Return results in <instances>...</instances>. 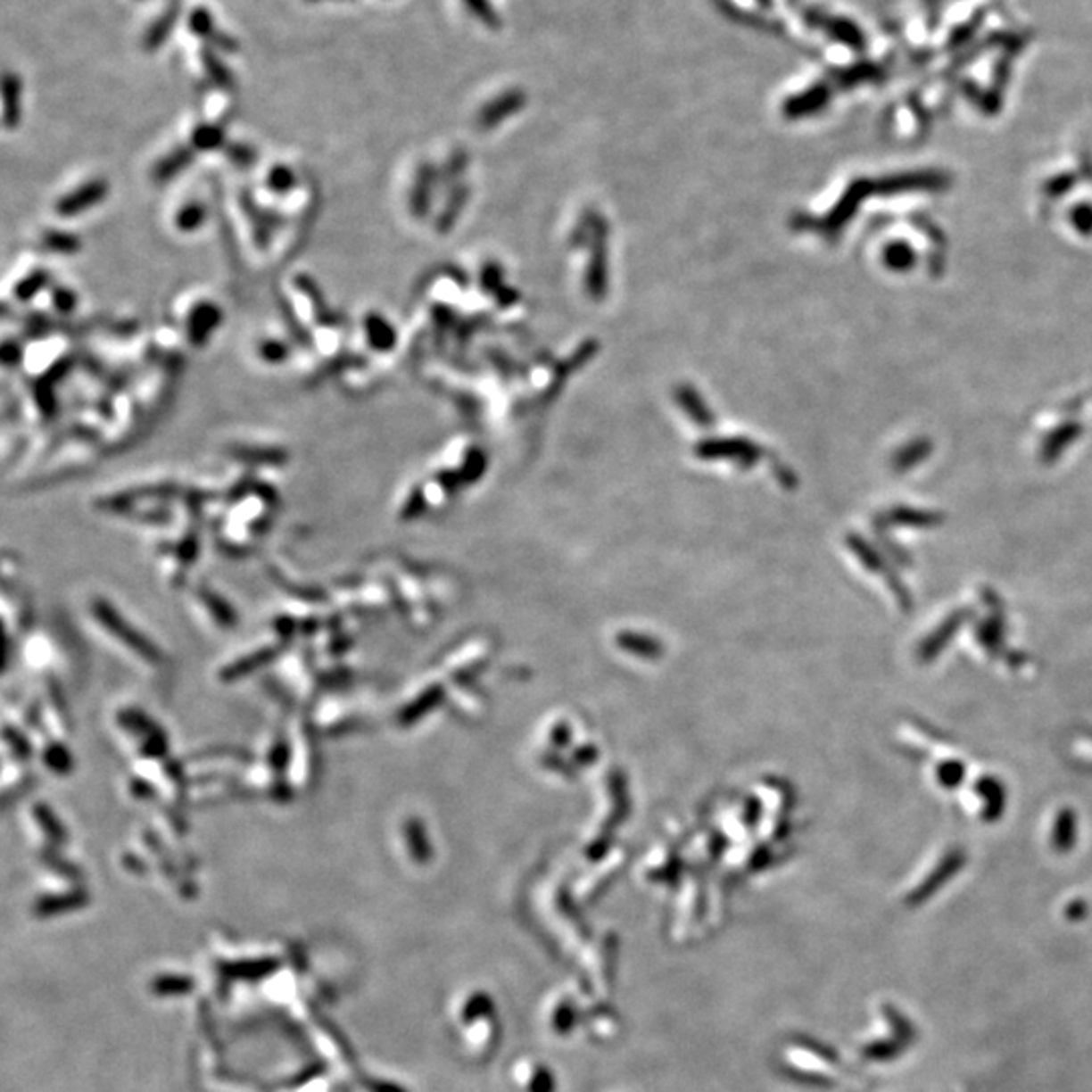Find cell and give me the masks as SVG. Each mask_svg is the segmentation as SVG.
Instances as JSON below:
<instances>
[{"instance_id": "cell-1", "label": "cell", "mask_w": 1092, "mask_h": 1092, "mask_svg": "<svg viewBox=\"0 0 1092 1092\" xmlns=\"http://www.w3.org/2000/svg\"><path fill=\"white\" fill-rule=\"evenodd\" d=\"M902 1050H905V1044L878 1042V1044L866 1046V1048H864V1056L870 1060H892V1058H897Z\"/></svg>"}, {"instance_id": "cell-2", "label": "cell", "mask_w": 1092, "mask_h": 1092, "mask_svg": "<svg viewBox=\"0 0 1092 1092\" xmlns=\"http://www.w3.org/2000/svg\"><path fill=\"white\" fill-rule=\"evenodd\" d=\"M884 1013H886V1018H889V1020L894 1023V1026H897V1034H898L900 1038H906V1040H908V1038H913V1036H914L913 1026H910L908 1020L905 1018V1015H900L897 1010H894V1007H889V1005H886V1007H884Z\"/></svg>"}]
</instances>
